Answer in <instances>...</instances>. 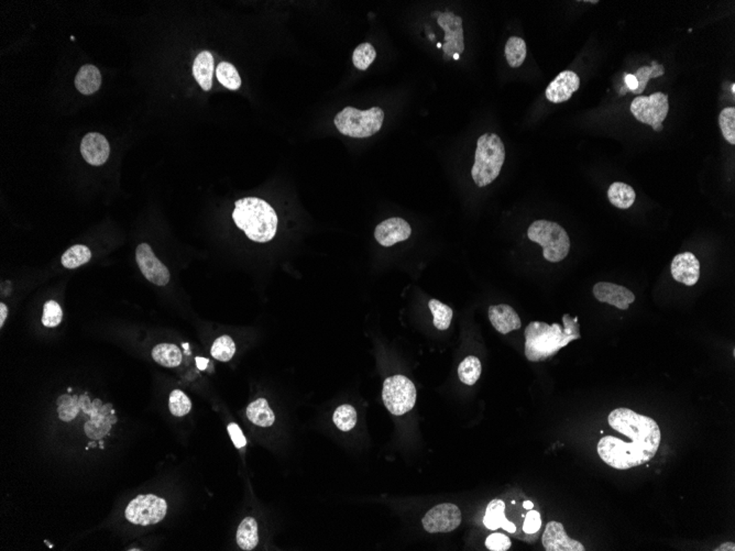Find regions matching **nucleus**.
I'll list each match as a JSON object with an SVG mask.
<instances>
[{
	"label": "nucleus",
	"mask_w": 735,
	"mask_h": 551,
	"mask_svg": "<svg viewBox=\"0 0 735 551\" xmlns=\"http://www.w3.org/2000/svg\"><path fill=\"white\" fill-rule=\"evenodd\" d=\"M428 306L433 314V323L435 328L439 330L448 329L452 324V316H454L452 308L444 302H439V300H430Z\"/></svg>",
	"instance_id": "c756f323"
},
{
	"label": "nucleus",
	"mask_w": 735,
	"mask_h": 551,
	"mask_svg": "<svg viewBox=\"0 0 735 551\" xmlns=\"http://www.w3.org/2000/svg\"><path fill=\"white\" fill-rule=\"evenodd\" d=\"M152 358L157 363L162 367H179L182 362V352L179 347L171 343H160L155 345L152 350Z\"/></svg>",
	"instance_id": "a878e982"
},
{
	"label": "nucleus",
	"mask_w": 735,
	"mask_h": 551,
	"mask_svg": "<svg viewBox=\"0 0 735 551\" xmlns=\"http://www.w3.org/2000/svg\"><path fill=\"white\" fill-rule=\"evenodd\" d=\"M333 419H334L335 425L337 426V428L340 431H351L357 424L356 410L351 405H342L335 410Z\"/></svg>",
	"instance_id": "f704fd0d"
},
{
	"label": "nucleus",
	"mask_w": 735,
	"mask_h": 551,
	"mask_svg": "<svg viewBox=\"0 0 735 551\" xmlns=\"http://www.w3.org/2000/svg\"><path fill=\"white\" fill-rule=\"evenodd\" d=\"M626 80V87H623V89H621L620 95L626 94L628 89L631 91V93H634V91H637V87H639V83H637V78H635V75H633V74H628V75H626V80Z\"/></svg>",
	"instance_id": "37998d69"
},
{
	"label": "nucleus",
	"mask_w": 735,
	"mask_h": 551,
	"mask_svg": "<svg viewBox=\"0 0 735 551\" xmlns=\"http://www.w3.org/2000/svg\"><path fill=\"white\" fill-rule=\"evenodd\" d=\"M714 550H716V551H729V550L734 551L735 550V545H734V543H722L721 546L718 547V548L714 549Z\"/></svg>",
	"instance_id": "a18cd8bd"
},
{
	"label": "nucleus",
	"mask_w": 735,
	"mask_h": 551,
	"mask_svg": "<svg viewBox=\"0 0 735 551\" xmlns=\"http://www.w3.org/2000/svg\"><path fill=\"white\" fill-rule=\"evenodd\" d=\"M581 87V78L572 71L559 73L546 89V98L553 104H562L572 98Z\"/></svg>",
	"instance_id": "4468645a"
},
{
	"label": "nucleus",
	"mask_w": 735,
	"mask_h": 551,
	"mask_svg": "<svg viewBox=\"0 0 735 551\" xmlns=\"http://www.w3.org/2000/svg\"><path fill=\"white\" fill-rule=\"evenodd\" d=\"M169 408L174 416L183 417L192 410V403L186 394L179 390H174L170 395Z\"/></svg>",
	"instance_id": "e433bc0d"
},
{
	"label": "nucleus",
	"mask_w": 735,
	"mask_h": 551,
	"mask_svg": "<svg viewBox=\"0 0 735 551\" xmlns=\"http://www.w3.org/2000/svg\"><path fill=\"white\" fill-rule=\"evenodd\" d=\"M506 61L512 69H517L524 63L526 59V43L519 37H511L506 44Z\"/></svg>",
	"instance_id": "cd10ccee"
},
{
	"label": "nucleus",
	"mask_w": 735,
	"mask_h": 551,
	"mask_svg": "<svg viewBox=\"0 0 735 551\" xmlns=\"http://www.w3.org/2000/svg\"><path fill=\"white\" fill-rule=\"evenodd\" d=\"M247 417L254 425L261 427H270L276 422L274 413L265 399H256L249 404L247 407Z\"/></svg>",
	"instance_id": "5701e85b"
},
{
	"label": "nucleus",
	"mask_w": 735,
	"mask_h": 551,
	"mask_svg": "<svg viewBox=\"0 0 735 551\" xmlns=\"http://www.w3.org/2000/svg\"><path fill=\"white\" fill-rule=\"evenodd\" d=\"M216 76L220 83L230 91H237L240 89L241 78L238 71L236 70V67L228 62H222L217 66Z\"/></svg>",
	"instance_id": "7c9ffc66"
},
{
	"label": "nucleus",
	"mask_w": 735,
	"mask_h": 551,
	"mask_svg": "<svg viewBox=\"0 0 735 551\" xmlns=\"http://www.w3.org/2000/svg\"><path fill=\"white\" fill-rule=\"evenodd\" d=\"M630 110L637 121L648 125L655 132H662L663 121L669 111L668 96L658 91L650 96L635 97Z\"/></svg>",
	"instance_id": "6e6552de"
},
{
	"label": "nucleus",
	"mask_w": 735,
	"mask_h": 551,
	"mask_svg": "<svg viewBox=\"0 0 735 551\" xmlns=\"http://www.w3.org/2000/svg\"><path fill=\"white\" fill-rule=\"evenodd\" d=\"M377 57V52L371 43L359 44L353 54V65L360 71H366Z\"/></svg>",
	"instance_id": "72a5a7b5"
},
{
	"label": "nucleus",
	"mask_w": 735,
	"mask_h": 551,
	"mask_svg": "<svg viewBox=\"0 0 735 551\" xmlns=\"http://www.w3.org/2000/svg\"><path fill=\"white\" fill-rule=\"evenodd\" d=\"M412 235V229L403 218H390L381 222L375 228V240L383 246H392L398 242L407 240Z\"/></svg>",
	"instance_id": "ddd939ff"
},
{
	"label": "nucleus",
	"mask_w": 735,
	"mask_h": 551,
	"mask_svg": "<svg viewBox=\"0 0 735 551\" xmlns=\"http://www.w3.org/2000/svg\"><path fill=\"white\" fill-rule=\"evenodd\" d=\"M233 219L250 240L260 244L272 240L278 229L276 210L261 198L246 197L236 201Z\"/></svg>",
	"instance_id": "7ed1b4c3"
},
{
	"label": "nucleus",
	"mask_w": 735,
	"mask_h": 551,
	"mask_svg": "<svg viewBox=\"0 0 735 551\" xmlns=\"http://www.w3.org/2000/svg\"><path fill=\"white\" fill-rule=\"evenodd\" d=\"M91 259V250L83 244H76L64 252V255H62L61 262L64 268L72 270L89 263Z\"/></svg>",
	"instance_id": "bb28decb"
},
{
	"label": "nucleus",
	"mask_w": 735,
	"mask_h": 551,
	"mask_svg": "<svg viewBox=\"0 0 735 551\" xmlns=\"http://www.w3.org/2000/svg\"><path fill=\"white\" fill-rule=\"evenodd\" d=\"M594 295L599 302H607L621 311H626L635 300V295L630 289L608 282L596 283L594 287Z\"/></svg>",
	"instance_id": "f3484780"
},
{
	"label": "nucleus",
	"mask_w": 735,
	"mask_h": 551,
	"mask_svg": "<svg viewBox=\"0 0 735 551\" xmlns=\"http://www.w3.org/2000/svg\"><path fill=\"white\" fill-rule=\"evenodd\" d=\"M259 543L258 524L254 517H246L237 530V543L242 550H254Z\"/></svg>",
	"instance_id": "393cba45"
},
{
	"label": "nucleus",
	"mask_w": 735,
	"mask_h": 551,
	"mask_svg": "<svg viewBox=\"0 0 735 551\" xmlns=\"http://www.w3.org/2000/svg\"><path fill=\"white\" fill-rule=\"evenodd\" d=\"M433 16L437 17V24L444 30L445 40L441 48L444 51L445 61H450L454 54H463L465 51L463 18L452 11L436 12Z\"/></svg>",
	"instance_id": "9d476101"
},
{
	"label": "nucleus",
	"mask_w": 735,
	"mask_h": 551,
	"mask_svg": "<svg viewBox=\"0 0 735 551\" xmlns=\"http://www.w3.org/2000/svg\"><path fill=\"white\" fill-rule=\"evenodd\" d=\"M211 354L213 358L218 361H229L236 354V345L233 340L229 336L217 338L211 345Z\"/></svg>",
	"instance_id": "473e14b6"
},
{
	"label": "nucleus",
	"mask_w": 735,
	"mask_h": 551,
	"mask_svg": "<svg viewBox=\"0 0 735 551\" xmlns=\"http://www.w3.org/2000/svg\"><path fill=\"white\" fill-rule=\"evenodd\" d=\"M102 85V74L95 65L80 67L76 78V86L80 94L91 95Z\"/></svg>",
	"instance_id": "4be33fe9"
},
{
	"label": "nucleus",
	"mask_w": 735,
	"mask_h": 551,
	"mask_svg": "<svg viewBox=\"0 0 735 551\" xmlns=\"http://www.w3.org/2000/svg\"><path fill=\"white\" fill-rule=\"evenodd\" d=\"M383 403L391 414L402 416L412 410L416 403L414 383L404 375H393L383 383Z\"/></svg>",
	"instance_id": "0eeeda50"
},
{
	"label": "nucleus",
	"mask_w": 735,
	"mask_h": 551,
	"mask_svg": "<svg viewBox=\"0 0 735 551\" xmlns=\"http://www.w3.org/2000/svg\"><path fill=\"white\" fill-rule=\"evenodd\" d=\"M527 237L535 244L542 246L544 259L549 262H560L569 253V236L557 222L536 220L529 226Z\"/></svg>",
	"instance_id": "423d86ee"
},
{
	"label": "nucleus",
	"mask_w": 735,
	"mask_h": 551,
	"mask_svg": "<svg viewBox=\"0 0 735 551\" xmlns=\"http://www.w3.org/2000/svg\"><path fill=\"white\" fill-rule=\"evenodd\" d=\"M484 524L488 530H497L499 528L514 534L516 526L506 517V503L500 498H495L488 504Z\"/></svg>",
	"instance_id": "aec40b11"
},
{
	"label": "nucleus",
	"mask_w": 735,
	"mask_h": 551,
	"mask_svg": "<svg viewBox=\"0 0 735 551\" xmlns=\"http://www.w3.org/2000/svg\"><path fill=\"white\" fill-rule=\"evenodd\" d=\"M481 361L477 356H467L458 368L459 380L466 386H475L481 375Z\"/></svg>",
	"instance_id": "c85d7f7f"
},
{
	"label": "nucleus",
	"mask_w": 735,
	"mask_h": 551,
	"mask_svg": "<svg viewBox=\"0 0 735 551\" xmlns=\"http://www.w3.org/2000/svg\"><path fill=\"white\" fill-rule=\"evenodd\" d=\"M734 91H735V85H734V84H733V85H732V93H733V94H734V93H735Z\"/></svg>",
	"instance_id": "09e8293b"
},
{
	"label": "nucleus",
	"mask_w": 735,
	"mask_h": 551,
	"mask_svg": "<svg viewBox=\"0 0 735 551\" xmlns=\"http://www.w3.org/2000/svg\"><path fill=\"white\" fill-rule=\"evenodd\" d=\"M719 125L723 137L730 145H735V108L727 107L719 115Z\"/></svg>",
	"instance_id": "c9c22d12"
},
{
	"label": "nucleus",
	"mask_w": 735,
	"mask_h": 551,
	"mask_svg": "<svg viewBox=\"0 0 735 551\" xmlns=\"http://www.w3.org/2000/svg\"><path fill=\"white\" fill-rule=\"evenodd\" d=\"M57 405H59L57 412H59L60 419L63 422H71L78 416L80 412V396L64 394V395L60 396Z\"/></svg>",
	"instance_id": "2f4dec72"
},
{
	"label": "nucleus",
	"mask_w": 735,
	"mask_h": 551,
	"mask_svg": "<svg viewBox=\"0 0 735 551\" xmlns=\"http://www.w3.org/2000/svg\"><path fill=\"white\" fill-rule=\"evenodd\" d=\"M506 161V147L495 134H484L477 142L475 163L471 169L473 182L479 188L491 184L500 175Z\"/></svg>",
	"instance_id": "20e7f679"
},
{
	"label": "nucleus",
	"mask_w": 735,
	"mask_h": 551,
	"mask_svg": "<svg viewBox=\"0 0 735 551\" xmlns=\"http://www.w3.org/2000/svg\"><path fill=\"white\" fill-rule=\"evenodd\" d=\"M489 319L492 326L502 335H508V332L519 330L522 327L520 316L514 308L506 304L490 306Z\"/></svg>",
	"instance_id": "6ab92c4d"
},
{
	"label": "nucleus",
	"mask_w": 735,
	"mask_h": 551,
	"mask_svg": "<svg viewBox=\"0 0 735 551\" xmlns=\"http://www.w3.org/2000/svg\"><path fill=\"white\" fill-rule=\"evenodd\" d=\"M80 153L84 160L91 165L99 166L107 162L110 145L103 134L91 132L86 134L80 143Z\"/></svg>",
	"instance_id": "a211bd4d"
},
{
	"label": "nucleus",
	"mask_w": 735,
	"mask_h": 551,
	"mask_svg": "<svg viewBox=\"0 0 735 551\" xmlns=\"http://www.w3.org/2000/svg\"><path fill=\"white\" fill-rule=\"evenodd\" d=\"M608 198L613 206L620 209H628L633 205L637 198L635 190L630 185L622 182H614L608 190Z\"/></svg>",
	"instance_id": "b1692460"
},
{
	"label": "nucleus",
	"mask_w": 735,
	"mask_h": 551,
	"mask_svg": "<svg viewBox=\"0 0 735 551\" xmlns=\"http://www.w3.org/2000/svg\"><path fill=\"white\" fill-rule=\"evenodd\" d=\"M136 260L141 273L148 281L158 287H166L169 283L171 278L169 269L155 257L149 244H141L136 246Z\"/></svg>",
	"instance_id": "f8f14e48"
},
{
	"label": "nucleus",
	"mask_w": 735,
	"mask_h": 551,
	"mask_svg": "<svg viewBox=\"0 0 735 551\" xmlns=\"http://www.w3.org/2000/svg\"><path fill=\"white\" fill-rule=\"evenodd\" d=\"M63 311L59 302L48 300L43 307L42 324L48 328H54L61 324Z\"/></svg>",
	"instance_id": "58836bf2"
},
{
	"label": "nucleus",
	"mask_w": 735,
	"mask_h": 551,
	"mask_svg": "<svg viewBox=\"0 0 735 551\" xmlns=\"http://www.w3.org/2000/svg\"><path fill=\"white\" fill-rule=\"evenodd\" d=\"M461 521V511L456 504L443 503L430 509L423 517L422 524L426 532L435 534L454 532L459 527Z\"/></svg>",
	"instance_id": "9b49d317"
},
{
	"label": "nucleus",
	"mask_w": 735,
	"mask_h": 551,
	"mask_svg": "<svg viewBox=\"0 0 735 551\" xmlns=\"http://www.w3.org/2000/svg\"><path fill=\"white\" fill-rule=\"evenodd\" d=\"M228 433H229L230 438L233 440L236 447L240 449V448H244L246 446V437L244 436V433H242L240 427L237 424L230 423L229 426H228Z\"/></svg>",
	"instance_id": "79ce46f5"
},
{
	"label": "nucleus",
	"mask_w": 735,
	"mask_h": 551,
	"mask_svg": "<svg viewBox=\"0 0 735 551\" xmlns=\"http://www.w3.org/2000/svg\"><path fill=\"white\" fill-rule=\"evenodd\" d=\"M610 427L628 437L630 442L613 436H604L596 446L598 455L608 466L617 470H628L652 460L662 440L659 426L648 416L630 408H615L608 416Z\"/></svg>",
	"instance_id": "f257e3e1"
},
{
	"label": "nucleus",
	"mask_w": 735,
	"mask_h": 551,
	"mask_svg": "<svg viewBox=\"0 0 735 551\" xmlns=\"http://www.w3.org/2000/svg\"><path fill=\"white\" fill-rule=\"evenodd\" d=\"M663 75V65L657 64L656 62H653V66L641 67L635 73V78H637V83H639V87H637V91H634L633 94H641L646 89L647 83H648V80L650 78H659V76Z\"/></svg>",
	"instance_id": "4c0bfd02"
},
{
	"label": "nucleus",
	"mask_w": 735,
	"mask_h": 551,
	"mask_svg": "<svg viewBox=\"0 0 735 551\" xmlns=\"http://www.w3.org/2000/svg\"><path fill=\"white\" fill-rule=\"evenodd\" d=\"M7 316H8V308H7V306H6L3 302H1V304H0V327H1V328H3V324H5Z\"/></svg>",
	"instance_id": "c03bdc74"
},
{
	"label": "nucleus",
	"mask_w": 735,
	"mask_h": 551,
	"mask_svg": "<svg viewBox=\"0 0 735 551\" xmlns=\"http://www.w3.org/2000/svg\"><path fill=\"white\" fill-rule=\"evenodd\" d=\"M543 546L547 551H585L581 541L572 539L567 535L564 525L559 522H551L546 525L543 535Z\"/></svg>",
	"instance_id": "2eb2a0df"
},
{
	"label": "nucleus",
	"mask_w": 735,
	"mask_h": 551,
	"mask_svg": "<svg viewBox=\"0 0 735 551\" xmlns=\"http://www.w3.org/2000/svg\"><path fill=\"white\" fill-rule=\"evenodd\" d=\"M168 505L163 498L157 495H138L127 506L126 518L134 525L158 524L166 517Z\"/></svg>",
	"instance_id": "1a4fd4ad"
},
{
	"label": "nucleus",
	"mask_w": 735,
	"mask_h": 551,
	"mask_svg": "<svg viewBox=\"0 0 735 551\" xmlns=\"http://www.w3.org/2000/svg\"><path fill=\"white\" fill-rule=\"evenodd\" d=\"M564 326L548 325L543 321H532L525 329V356L532 362L545 361L581 338L578 317L565 314Z\"/></svg>",
	"instance_id": "f03ea898"
},
{
	"label": "nucleus",
	"mask_w": 735,
	"mask_h": 551,
	"mask_svg": "<svg viewBox=\"0 0 735 551\" xmlns=\"http://www.w3.org/2000/svg\"><path fill=\"white\" fill-rule=\"evenodd\" d=\"M384 121V111L380 107L360 110L346 107L336 115L335 126L344 136L351 138H369L380 132Z\"/></svg>",
	"instance_id": "39448f33"
},
{
	"label": "nucleus",
	"mask_w": 735,
	"mask_h": 551,
	"mask_svg": "<svg viewBox=\"0 0 735 551\" xmlns=\"http://www.w3.org/2000/svg\"><path fill=\"white\" fill-rule=\"evenodd\" d=\"M454 59H456V60L459 59V55H458V54H454Z\"/></svg>",
	"instance_id": "de8ad7c7"
},
{
	"label": "nucleus",
	"mask_w": 735,
	"mask_h": 551,
	"mask_svg": "<svg viewBox=\"0 0 735 551\" xmlns=\"http://www.w3.org/2000/svg\"><path fill=\"white\" fill-rule=\"evenodd\" d=\"M671 276L675 281L686 287H693L700 278V263L691 252H684L673 259Z\"/></svg>",
	"instance_id": "dca6fc26"
},
{
	"label": "nucleus",
	"mask_w": 735,
	"mask_h": 551,
	"mask_svg": "<svg viewBox=\"0 0 735 551\" xmlns=\"http://www.w3.org/2000/svg\"><path fill=\"white\" fill-rule=\"evenodd\" d=\"M542 526V519H540V514L536 511H531L526 514L525 516L524 523H523V532L532 535L535 532H538L540 530Z\"/></svg>",
	"instance_id": "a19ab883"
},
{
	"label": "nucleus",
	"mask_w": 735,
	"mask_h": 551,
	"mask_svg": "<svg viewBox=\"0 0 735 551\" xmlns=\"http://www.w3.org/2000/svg\"><path fill=\"white\" fill-rule=\"evenodd\" d=\"M193 75L204 91H211L214 75V57L211 52L203 51L198 54L193 64Z\"/></svg>",
	"instance_id": "412c9836"
},
{
	"label": "nucleus",
	"mask_w": 735,
	"mask_h": 551,
	"mask_svg": "<svg viewBox=\"0 0 735 551\" xmlns=\"http://www.w3.org/2000/svg\"><path fill=\"white\" fill-rule=\"evenodd\" d=\"M511 545L510 538L499 532L491 534L486 541V547L491 551H506L511 548Z\"/></svg>",
	"instance_id": "ea45409f"
},
{
	"label": "nucleus",
	"mask_w": 735,
	"mask_h": 551,
	"mask_svg": "<svg viewBox=\"0 0 735 551\" xmlns=\"http://www.w3.org/2000/svg\"><path fill=\"white\" fill-rule=\"evenodd\" d=\"M533 506H534V505H533L532 502H529V500H526V502H525V503H524V507L526 509H533Z\"/></svg>",
	"instance_id": "49530a36"
}]
</instances>
